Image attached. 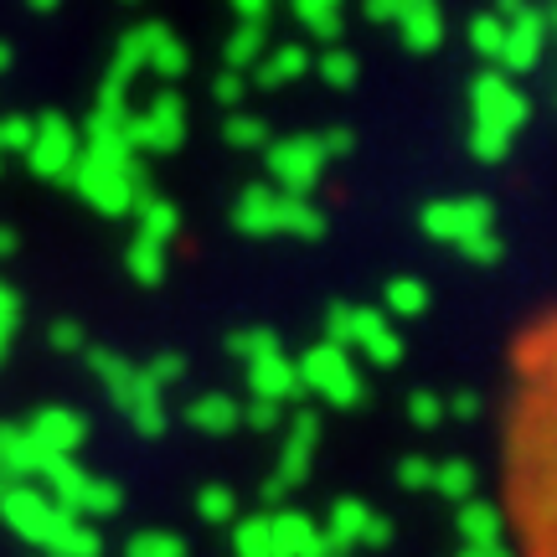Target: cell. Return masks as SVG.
<instances>
[{
	"label": "cell",
	"instance_id": "cell-1",
	"mask_svg": "<svg viewBox=\"0 0 557 557\" xmlns=\"http://www.w3.org/2000/svg\"><path fill=\"white\" fill-rule=\"evenodd\" d=\"M496 517L517 547L511 557H557V305L511 341Z\"/></svg>",
	"mask_w": 557,
	"mask_h": 557
},
{
	"label": "cell",
	"instance_id": "cell-2",
	"mask_svg": "<svg viewBox=\"0 0 557 557\" xmlns=\"http://www.w3.org/2000/svg\"><path fill=\"white\" fill-rule=\"evenodd\" d=\"M325 336L331 346H341V351H361V357L372 361V367H398L403 361V336L398 325L382 315V310H372V305H346V299H331L325 305Z\"/></svg>",
	"mask_w": 557,
	"mask_h": 557
},
{
	"label": "cell",
	"instance_id": "cell-3",
	"mask_svg": "<svg viewBox=\"0 0 557 557\" xmlns=\"http://www.w3.org/2000/svg\"><path fill=\"white\" fill-rule=\"evenodd\" d=\"M0 517L11 521L21 537L52 542V547H62V553H73V557L99 553V537H94V532H78L73 517H62L58 506L41 496V491H32V485H11V491L0 496Z\"/></svg>",
	"mask_w": 557,
	"mask_h": 557
},
{
	"label": "cell",
	"instance_id": "cell-4",
	"mask_svg": "<svg viewBox=\"0 0 557 557\" xmlns=\"http://www.w3.org/2000/svg\"><path fill=\"white\" fill-rule=\"evenodd\" d=\"M295 372H299L305 398L315 393V398L331 403V408H357V403L367 398V387H361V372H357V361H351V351H341V346H331V341H315V346L295 361Z\"/></svg>",
	"mask_w": 557,
	"mask_h": 557
},
{
	"label": "cell",
	"instance_id": "cell-5",
	"mask_svg": "<svg viewBox=\"0 0 557 557\" xmlns=\"http://www.w3.org/2000/svg\"><path fill=\"white\" fill-rule=\"evenodd\" d=\"M470 120H475L470 129H480V135L517 139V129L532 120V99H527L506 73L485 67V73H475V83H470Z\"/></svg>",
	"mask_w": 557,
	"mask_h": 557
},
{
	"label": "cell",
	"instance_id": "cell-6",
	"mask_svg": "<svg viewBox=\"0 0 557 557\" xmlns=\"http://www.w3.org/2000/svg\"><path fill=\"white\" fill-rule=\"evenodd\" d=\"M120 135L129 156H176L181 145H186V99H181L176 88H160L145 114L129 109Z\"/></svg>",
	"mask_w": 557,
	"mask_h": 557
},
{
	"label": "cell",
	"instance_id": "cell-7",
	"mask_svg": "<svg viewBox=\"0 0 557 557\" xmlns=\"http://www.w3.org/2000/svg\"><path fill=\"white\" fill-rule=\"evenodd\" d=\"M263 160H269V186H274V191H284V197H305V201H310V191L320 186L325 165H331V160H325L320 135L269 139Z\"/></svg>",
	"mask_w": 557,
	"mask_h": 557
},
{
	"label": "cell",
	"instance_id": "cell-8",
	"mask_svg": "<svg viewBox=\"0 0 557 557\" xmlns=\"http://www.w3.org/2000/svg\"><path fill=\"white\" fill-rule=\"evenodd\" d=\"M418 227H423V238L459 248V243L480 238V233H496V201L491 197H438L423 207Z\"/></svg>",
	"mask_w": 557,
	"mask_h": 557
},
{
	"label": "cell",
	"instance_id": "cell-9",
	"mask_svg": "<svg viewBox=\"0 0 557 557\" xmlns=\"http://www.w3.org/2000/svg\"><path fill=\"white\" fill-rule=\"evenodd\" d=\"M78 124L67 120V114H41L32 120V150H26V165H32V176L41 181H67L73 176V165H78Z\"/></svg>",
	"mask_w": 557,
	"mask_h": 557
},
{
	"label": "cell",
	"instance_id": "cell-10",
	"mask_svg": "<svg viewBox=\"0 0 557 557\" xmlns=\"http://www.w3.org/2000/svg\"><path fill=\"white\" fill-rule=\"evenodd\" d=\"M547 32H553V21L547 11H521L517 21H506V41H500V58H496V73L506 78H517V73H537L542 62V47H547Z\"/></svg>",
	"mask_w": 557,
	"mask_h": 557
},
{
	"label": "cell",
	"instance_id": "cell-11",
	"mask_svg": "<svg viewBox=\"0 0 557 557\" xmlns=\"http://www.w3.org/2000/svg\"><path fill=\"white\" fill-rule=\"evenodd\" d=\"M21 429H26V438H32L47 459H67L83 438H88V418H83L78 408H58V403H52V408H37Z\"/></svg>",
	"mask_w": 557,
	"mask_h": 557
},
{
	"label": "cell",
	"instance_id": "cell-12",
	"mask_svg": "<svg viewBox=\"0 0 557 557\" xmlns=\"http://www.w3.org/2000/svg\"><path fill=\"white\" fill-rule=\"evenodd\" d=\"M171 26L165 21H139V26H129L120 37V47H114V58H109V73H103V88H120V94H129V83L150 67V52H156V41L165 37Z\"/></svg>",
	"mask_w": 557,
	"mask_h": 557
},
{
	"label": "cell",
	"instance_id": "cell-13",
	"mask_svg": "<svg viewBox=\"0 0 557 557\" xmlns=\"http://www.w3.org/2000/svg\"><path fill=\"white\" fill-rule=\"evenodd\" d=\"M233 233L238 238H278V191L269 181H253V186H243L238 197H233Z\"/></svg>",
	"mask_w": 557,
	"mask_h": 557
},
{
	"label": "cell",
	"instance_id": "cell-14",
	"mask_svg": "<svg viewBox=\"0 0 557 557\" xmlns=\"http://www.w3.org/2000/svg\"><path fill=\"white\" fill-rule=\"evenodd\" d=\"M248 393L263 403H305V387H299V372L295 361H289V351H274V357L263 361H248Z\"/></svg>",
	"mask_w": 557,
	"mask_h": 557
},
{
	"label": "cell",
	"instance_id": "cell-15",
	"mask_svg": "<svg viewBox=\"0 0 557 557\" xmlns=\"http://www.w3.org/2000/svg\"><path fill=\"white\" fill-rule=\"evenodd\" d=\"M83 361H88V372L99 377V387L109 393V403L114 408H129V398H135V387H139V367L124 351H114V346H88L83 351Z\"/></svg>",
	"mask_w": 557,
	"mask_h": 557
},
{
	"label": "cell",
	"instance_id": "cell-16",
	"mask_svg": "<svg viewBox=\"0 0 557 557\" xmlns=\"http://www.w3.org/2000/svg\"><path fill=\"white\" fill-rule=\"evenodd\" d=\"M310 47H299V41H284V47H274V52H263L253 67H248V83L253 88H263V94H274V88H284V83H295L310 73Z\"/></svg>",
	"mask_w": 557,
	"mask_h": 557
},
{
	"label": "cell",
	"instance_id": "cell-17",
	"mask_svg": "<svg viewBox=\"0 0 557 557\" xmlns=\"http://www.w3.org/2000/svg\"><path fill=\"white\" fill-rule=\"evenodd\" d=\"M398 37L413 58L438 52V47H444V5H438V0H413L398 16Z\"/></svg>",
	"mask_w": 557,
	"mask_h": 557
},
{
	"label": "cell",
	"instance_id": "cell-18",
	"mask_svg": "<svg viewBox=\"0 0 557 557\" xmlns=\"http://www.w3.org/2000/svg\"><path fill=\"white\" fill-rule=\"evenodd\" d=\"M315 438H320V413H315V408H299L295 423H289V444H284L278 485H295V480H305V465H310V455H315Z\"/></svg>",
	"mask_w": 557,
	"mask_h": 557
},
{
	"label": "cell",
	"instance_id": "cell-19",
	"mask_svg": "<svg viewBox=\"0 0 557 557\" xmlns=\"http://www.w3.org/2000/svg\"><path fill=\"white\" fill-rule=\"evenodd\" d=\"M186 423L201 434H233L243 423V403L227 398V393H201V398L186 403Z\"/></svg>",
	"mask_w": 557,
	"mask_h": 557
},
{
	"label": "cell",
	"instance_id": "cell-20",
	"mask_svg": "<svg viewBox=\"0 0 557 557\" xmlns=\"http://www.w3.org/2000/svg\"><path fill=\"white\" fill-rule=\"evenodd\" d=\"M263 52H269V21H238L227 47H222V67L248 78V67H253Z\"/></svg>",
	"mask_w": 557,
	"mask_h": 557
},
{
	"label": "cell",
	"instance_id": "cell-21",
	"mask_svg": "<svg viewBox=\"0 0 557 557\" xmlns=\"http://www.w3.org/2000/svg\"><path fill=\"white\" fill-rule=\"evenodd\" d=\"M429 284H423V278H413V274H403V278H393V284H387V289H382V315L393 320H423L429 315Z\"/></svg>",
	"mask_w": 557,
	"mask_h": 557
},
{
	"label": "cell",
	"instance_id": "cell-22",
	"mask_svg": "<svg viewBox=\"0 0 557 557\" xmlns=\"http://www.w3.org/2000/svg\"><path fill=\"white\" fill-rule=\"evenodd\" d=\"M176 233H181V207H176V201L156 197L150 207H139V212H135V238L156 243V248H171V243H176Z\"/></svg>",
	"mask_w": 557,
	"mask_h": 557
},
{
	"label": "cell",
	"instance_id": "cell-23",
	"mask_svg": "<svg viewBox=\"0 0 557 557\" xmlns=\"http://www.w3.org/2000/svg\"><path fill=\"white\" fill-rule=\"evenodd\" d=\"M124 418H129L145 438L165 434V393H160L145 372H139V387H135V398H129V408H124Z\"/></svg>",
	"mask_w": 557,
	"mask_h": 557
},
{
	"label": "cell",
	"instance_id": "cell-24",
	"mask_svg": "<svg viewBox=\"0 0 557 557\" xmlns=\"http://www.w3.org/2000/svg\"><path fill=\"white\" fill-rule=\"evenodd\" d=\"M227 357H238L243 367L248 361H263L274 357V351H284V341H278V331H269V325H238V331H227Z\"/></svg>",
	"mask_w": 557,
	"mask_h": 557
},
{
	"label": "cell",
	"instance_id": "cell-25",
	"mask_svg": "<svg viewBox=\"0 0 557 557\" xmlns=\"http://www.w3.org/2000/svg\"><path fill=\"white\" fill-rule=\"evenodd\" d=\"M124 269H129L135 284L156 289V284H165V248H156V243H145V238H129V248H124Z\"/></svg>",
	"mask_w": 557,
	"mask_h": 557
},
{
	"label": "cell",
	"instance_id": "cell-26",
	"mask_svg": "<svg viewBox=\"0 0 557 557\" xmlns=\"http://www.w3.org/2000/svg\"><path fill=\"white\" fill-rule=\"evenodd\" d=\"M222 139L233 145V150H269V120L263 114H248V109H238V114H227L222 120Z\"/></svg>",
	"mask_w": 557,
	"mask_h": 557
},
{
	"label": "cell",
	"instance_id": "cell-27",
	"mask_svg": "<svg viewBox=\"0 0 557 557\" xmlns=\"http://www.w3.org/2000/svg\"><path fill=\"white\" fill-rule=\"evenodd\" d=\"M310 67H315L331 88H357V78H361V62H357V52H351V47H325Z\"/></svg>",
	"mask_w": 557,
	"mask_h": 557
},
{
	"label": "cell",
	"instance_id": "cell-28",
	"mask_svg": "<svg viewBox=\"0 0 557 557\" xmlns=\"http://www.w3.org/2000/svg\"><path fill=\"white\" fill-rule=\"evenodd\" d=\"M186 67H191V52H186V41L176 37V32H165V37L156 41V52H150V73L165 83H181L186 78Z\"/></svg>",
	"mask_w": 557,
	"mask_h": 557
},
{
	"label": "cell",
	"instance_id": "cell-29",
	"mask_svg": "<svg viewBox=\"0 0 557 557\" xmlns=\"http://www.w3.org/2000/svg\"><path fill=\"white\" fill-rule=\"evenodd\" d=\"M41 480H47V485L58 491L62 506H78L83 480H88V475H83V470L73 465V459H47V465H41Z\"/></svg>",
	"mask_w": 557,
	"mask_h": 557
},
{
	"label": "cell",
	"instance_id": "cell-30",
	"mask_svg": "<svg viewBox=\"0 0 557 557\" xmlns=\"http://www.w3.org/2000/svg\"><path fill=\"white\" fill-rule=\"evenodd\" d=\"M500 41H506V21H496L491 11H480V16H470V47H475V58H485L491 67H496Z\"/></svg>",
	"mask_w": 557,
	"mask_h": 557
},
{
	"label": "cell",
	"instance_id": "cell-31",
	"mask_svg": "<svg viewBox=\"0 0 557 557\" xmlns=\"http://www.w3.org/2000/svg\"><path fill=\"white\" fill-rule=\"evenodd\" d=\"M455 253L470 263V269H496V263L506 259V243H500V233H480V238L459 243Z\"/></svg>",
	"mask_w": 557,
	"mask_h": 557
},
{
	"label": "cell",
	"instance_id": "cell-32",
	"mask_svg": "<svg viewBox=\"0 0 557 557\" xmlns=\"http://www.w3.org/2000/svg\"><path fill=\"white\" fill-rule=\"evenodd\" d=\"M47 346L62 351V357H83L88 351V331H83L78 320H52L47 325Z\"/></svg>",
	"mask_w": 557,
	"mask_h": 557
},
{
	"label": "cell",
	"instance_id": "cell-33",
	"mask_svg": "<svg viewBox=\"0 0 557 557\" xmlns=\"http://www.w3.org/2000/svg\"><path fill=\"white\" fill-rule=\"evenodd\" d=\"M139 372H145V377H150L160 393H165V387H176V382L186 377V357H181V351H156V357L145 361Z\"/></svg>",
	"mask_w": 557,
	"mask_h": 557
},
{
	"label": "cell",
	"instance_id": "cell-34",
	"mask_svg": "<svg viewBox=\"0 0 557 557\" xmlns=\"http://www.w3.org/2000/svg\"><path fill=\"white\" fill-rule=\"evenodd\" d=\"M465 532H470L475 542H485V547H500V517H496V506L475 500V506L465 511Z\"/></svg>",
	"mask_w": 557,
	"mask_h": 557
},
{
	"label": "cell",
	"instance_id": "cell-35",
	"mask_svg": "<svg viewBox=\"0 0 557 557\" xmlns=\"http://www.w3.org/2000/svg\"><path fill=\"white\" fill-rule=\"evenodd\" d=\"M32 150V120L26 114H0V160Z\"/></svg>",
	"mask_w": 557,
	"mask_h": 557
},
{
	"label": "cell",
	"instance_id": "cell-36",
	"mask_svg": "<svg viewBox=\"0 0 557 557\" xmlns=\"http://www.w3.org/2000/svg\"><path fill=\"white\" fill-rule=\"evenodd\" d=\"M434 485L444 496H470V491H475V465H470V459H449L434 475Z\"/></svg>",
	"mask_w": 557,
	"mask_h": 557
},
{
	"label": "cell",
	"instance_id": "cell-37",
	"mask_svg": "<svg viewBox=\"0 0 557 557\" xmlns=\"http://www.w3.org/2000/svg\"><path fill=\"white\" fill-rule=\"evenodd\" d=\"M120 506V491L109 485V480H83V496H78V511H88V517H103V511H114Z\"/></svg>",
	"mask_w": 557,
	"mask_h": 557
},
{
	"label": "cell",
	"instance_id": "cell-38",
	"mask_svg": "<svg viewBox=\"0 0 557 557\" xmlns=\"http://www.w3.org/2000/svg\"><path fill=\"white\" fill-rule=\"evenodd\" d=\"M408 418H413L418 429H434L438 418H444V398H438L434 387H413L408 393Z\"/></svg>",
	"mask_w": 557,
	"mask_h": 557
},
{
	"label": "cell",
	"instance_id": "cell-39",
	"mask_svg": "<svg viewBox=\"0 0 557 557\" xmlns=\"http://www.w3.org/2000/svg\"><path fill=\"white\" fill-rule=\"evenodd\" d=\"M212 99H218L222 109H227V114H238L243 99H248V78H243V73H227V67H222L218 78H212Z\"/></svg>",
	"mask_w": 557,
	"mask_h": 557
},
{
	"label": "cell",
	"instance_id": "cell-40",
	"mask_svg": "<svg viewBox=\"0 0 557 557\" xmlns=\"http://www.w3.org/2000/svg\"><path fill=\"white\" fill-rule=\"evenodd\" d=\"M16 325H21V295L0 278V341L16 336Z\"/></svg>",
	"mask_w": 557,
	"mask_h": 557
},
{
	"label": "cell",
	"instance_id": "cell-41",
	"mask_svg": "<svg viewBox=\"0 0 557 557\" xmlns=\"http://www.w3.org/2000/svg\"><path fill=\"white\" fill-rule=\"evenodd\" d=\"M278 418H284V408H278V403H263V398L243 403V423H248V429H274Z\"/></svg>",
	"mask_w": 557,
	"mask_h": 557
},
{
	"label": "cell",
	"instance_id": "cell-42",
	"mask_svg": "<svg viewBox=\"0 0 557 557\" xmlns=\"http://www.w3.org/2000/svg\"><path fill=\"white\" fill-rule=\"evenodd\" d=\"M408 5H413V0H361L367 21H377V26H398V16Z\"/></svg>",
	"mask_w": 557,
	"mask_h": 557
},
{
	"label": "cell",
	"instance_id": "cell-43",
	"mask_svg": "<svg viewBox=\"0 0 557 557\" xmlns=\"http://www.w3.org/2000/svg\"><path fill=\"white\" fill-rule=\"evenodd\" d=\"M320 145H325V160H346L351 150H357V135H351L346 124H336V129H325V135H320Z\"/></svg>",
	"mask_w": 557,
	"mask_h": 557
},
{
	"label": "cell",
	"instance_id": "cell-44",
	"mask_svg": "<svg viewBox=\"0 0 557 557\" xmlns=\"http://www.w3.org/2000/svg\"><path fill=\"white\" fill-rule=\"evenodd\" d=\"M341 5H346V0H295V16L305 21V26H315V21H325V16H341Z\"/></svg>",
	"mask_w": 557,
	"mask_h": 557
},
{
	"label": "cell",
	"instance_id": "cell-45",
	"mask_svg": "<svg viewBox=\"0 0 557 557\" xmlns=\"http://www.w3.org/2000/svg\"><path fill=\"white\" fill-rule=\"evenodd\" d=\"M480 408H485V403H480L475 387H459L455 398L444 403V413H455V418H480Z\"/></svg>",
	"mask_w": 557,
	"mask_h": 557
},
{
	"label": "cell",
	"instance_id": "cell-46",
	"mask_svg": "<svg viewBox=\"0 0 557 557\" xmlns=\"http://www.w3.org/2000/svg\"><path fill=\"white\" fill-rule=\"evenodd\" d=\"M429 480H434L429 459H403V485H429Z\"/></svg>",
	"mask_w": 557,
	"mask_h": 557
},
{
	"label": "cell",
	"instance_id": "cell-47",
	"mask_svg": "<svg viewBox=\"0 0 557 557\" xmlns=\"http://www.w3.org/2000/svg\"><path fill=\"white\" fill-rule=\"evenodd\" d=\"M201 511H207V517H227V511H233V496H227V491H201Z\"/></svg>",
	"mask_w": 557,
	"mask_h": 557
},
{
	"label": "cell",
	"instance_id": "cell-48",
	"mask_svg": "<svg viewBox=\"0 0 557 557\" xmlns=\"http://www.w3.org/2000/svg\"><path fill=\"white\" fill-rule=\"evenodd\" d=\"M278 537H284V547H310V527L299 517H289L284 527H278Z\"/></svg>",
	"mask_w": 557,
	"mask_h": 557
},
{
	"label": "cell",
	"instance_id": "cell-49",
	"mask_svg": "<svg viewBox=\"0 0 557 557\" xmlns=\"http://www.w3.org/2000/svg\"><path fill=\"white\" fill-rule=\"evenodd\" d=\"M521 11H532V0H496V11H491V16H496V21H517Z\"/></svg>",
	"mask_w": 557,
	"mask_h": 557
},
{
	"label": "cell",
	"instance_id": "cell-50",
	"mask_svg": "<svg viewBox=\"0 0 557 557\" xmlns=\"http://www.w3.org/2000/svg\"><path fill=\"white\" fill-rule=\"evenodd\" d=\"M336 527H341V532H357V527H361V506H351V500H346V506L336 511Z\"/></svg>",
	"mask_w": 557,
	"mask_h": 557
},
{
	"label": "cell",
	"instance_id": "cell-51",
	"mask_svg": "<svg viewBox=\"0 0 557 557\" xmlns=\"http://www.w3.org/2000/svg\"><path fill=\"white\" fill-rule=\"evenodd\" d=\"M21 248V238H16V227H0V259H11Z\"/></svg>",
	"mask_w": 557,
	"mask_h": 557
},
{
	"label": "cell",
	"instance_id": "cell-52",
	"mask_svg": "<svg viewBox=\"0 0 557 557\" xmlns=\"http://www.w3.org/2000/svg\"><path fill=\"white\" fill-rule=\"evenodd\" d=\"M58 5H62V0H26V11H37V16H52Z\"/></svg>",
	"mask_w": 557,
	"mask_h": 557
},
{
	"label": "cell",
	"instance_id": "cell-53",
	"mask_svg": "<svg viewBox=\"0 0 557 557\" xmlns=\"http://www.w3.org/2000/svg\"><path fill=\"white\" fill-rule=\"evenodd\" d=\"M11 62H16V52H11V41H0V78L11 73Z\"/></svg>",
	"mask_w": 557,
	"mask_h": 557
},
{
	"label": "cell",
	"instance_id": "cell-54",
	"mask_svg": "<svg viewBox=\"0 0 557 557\" xmlns=\"http://www.w3.org/2000/svg\"><path fill=\"white\" fill-rule=\"evenodd\" d=\"M5 346H11V341H0V361H5Z\"/></svg>",
	"mask_w": 557,
	"mask_h": 557
},
{
	"label": "cell",
	"instance_id": "cell-55",
	"mask_svg": "<svg viewBox=\"0 0 557 557\" xmlns=\"http://www.w3.org/2000/svg\"><path fill=\"white\" fill-rule=\"evenodd\" d=\"M547 21H553V26H557V5H553V16H547Z\"/></svg>",
	"mask_w": 557,
	"mask_h": 557
},
{
	"label": "cell",
	"instance_id": "cell-56",
	"mask_svg": "<svg viewBox=\"0 0 557 557\" xmlns=\"http://www.w3.org/2000/svg\"><path fill=\"white\" fill-rule=\"evenodd\" d=\"M0 165H5V160H0Z\"/></svg>",
	"mask_w": 557,
	"mask_h": 557
}]
</instances>
